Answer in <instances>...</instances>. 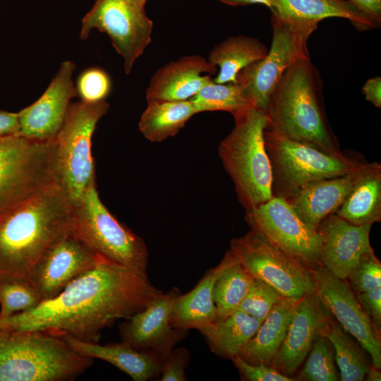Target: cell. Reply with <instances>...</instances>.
Returning a JSON list of instances; mask_svg holds the SVG:
<instances>
[{
	"label": "cell",
	"instance_id": "6da1fadb",
	"mask_svg": "<svg viewBox=\"0 0 381 381\" xmlns=\"http://www.w3.org/2000/svg\"><path fill=\"white\" fill-rule=\"evenodd\" d=\"M97 255L95 265L54 298L0 319V330L45 332L98 343L104 328L130 318L162 293L146 272Z\"/></svg>",
	"mask_w": 381,
	"mask_h": 381
},
{
	"label": "cell",
	"instance_id": "7a4b0ae2",
	"mask_svg": "<svg viewBox=\"0 0 381 381\" xmlns=\"http://www.w3.org/2000/svg\"><path fill=\"white\" fill-rule=\"evenodd\" d=\"M73 204L58 181L36 193L0 224V282L26 280L71 230Z\"/></svg>",
	"mask_w": 381,
	"mask_h": 381
},
{
	"label": "cell",
	"instance_id": "3957f363",
	"mask_svg": "<svg viewBox=\"0 0 381 381\" xmlns=\"http://www.w3.org/2000/svg\"><path fill=\"white\" fill-rule=\"evenodd\" d=\"M265 112L267 128L329 153L341 154L325 113L321 77L309 55L285 70Z\"/></svg>",
	"mask_w": 381,
	"mask_h": 381
},
{
	"label": "cell",
	"instance_id": "277c9868",
	"mask_svg": "<svg viewBox=\"0 0 381 381\" xmlns=\"http://www.w3.org/2000/svg\"><path fill=\"white\" fill-rule=\"evenodd\" d=\"M92 361L75 351L64 337L0 330V381L72 380Z\"/></svg>",
	"mask_w": 381,
	"mask_h": 381
},
{
	"label": "cell",
	"instance_id": "5b68a950",
	"mask_svg": "<svg viewBox=\"0 0 381 381\" xmlns=\"http://www.w3.org/2000/svg\"><path fill=\"white\" fill-rule=\"evenodd\" d=\"M234 120V128L220 142L219 155L247 210L274 196L272 169L264 139L268 119L265 111L250 107Z\"/></svg>",
	"mask_w": 381,
	"mask_h": 381
},
{
	"label": "cell",
	"instance_id": "8992f818",
	"mask_svg": "<svg viewBox=\"0 0 381 381\" xmlns=\"http://www.w3.org/2000/svg\"><path fill=\"white\" fill-rule=\"evenodd\" d=\"M264 139L272 169L273 195L285 199L308 183L358 172L370 164L329 153L267 128Z\"/></svg>",
	"mask_w": 381,
	"mask_h": 381
},
{
	"label": "cell",
	"instance_id": "52a82bcc",
	"mask_svg": "<svg viewBox=\"0 0 381 381\" xmlns=\"http://www.w3.org/2000/svg\"><path fill=\"white\" fill-rule=\"evenodd\" d=\"M58 181L56 138L0 136V224L20 203Z\"/></svg>",
	"mask_w": 381,
	"mask_h": 381
},
{
	"label": "cell",
	"instance_id": "ba28073f",
	"mask_svg": "<svg viewBox=\"0 0 381 381\" xmlns=\"http://www.w3.org/2000/svg\"><path fill=\"white\" fill-rule=\"evenodd\" d=\"M71 232L92 252L146 272L148 251L145 242L108 210L95 183L73 204Z\"/></svg>",
	"mask_w": 381,
	"mask_h": 381
},
{
	"label": "cell",
	"instance_id": "9c48e42d",
	"mask_svg": "<svg viewBox=\"0 0 381 381\" xmlns=\"http://www.w3.org/2000/svg\"><path fill=\"white\" fill-rule=\"evenodd\" d=\"M109 108L105 100L71 102L56 135L58 182L72 204L95 183L92 138L97 124Z\"/></svg>",
	"mask_w": 381,
	"mask_h": 381
},
{
	"label": "cell",
	"instance_id": "30bf717a",
	"mask_svg": "<svg viewBox=\"0 0 381 381\" xmlns=\"http://www.w3.org/2000/svg\"><path fill=\"white\" fill-rule=\"evenodd\" d=\"M272 40L267 55L243 68L238 84L253 107L266 111L270 97L285 70L308 56L307 40L318 25L297 23L272 14Z\"/></svg>",
	"mask_w": 381,
	"mask_h": 381
},
{
	"label": "cell",
	"instance_id": "8fae6325",
	"mask_svg": "<svg viewBox=\"0 0 381 381\" xmlns=\"http://www.w3.org/2000/svg\"><path fill=\"white\" fill-rule=\"evenodd\" d=\"M246 270L285 298H301L315 291L310 270L250 230L231 239L229 250Z\"/></svg>",
	"mask_w": 381,
	"mask_h": 381
},
{
	"label": "cell",
	"instance_id": "7c38bea8",
	"mask_svg": "<svg viewBox=\"0 0 381 381\" xmlns=\"http://www.w3.org/2000/svg\"><path fill=\"white\" fill-rule=\"evenodd\" d=\"M245 219L250 230L309 270L320 266L321 236L318 229L305 223L285 198L274 195L247 210Z\"/></svg>",
	"mask_w": 381,
	"mask_h": 381
},
{
	"label": "cell",
	"instance_id": "4fadbf2b",
	"mask_svg": "<svg viewBox=\"0 0 381 381\" xmlns=\"http://www.w3.org/2000/svg\"><path fill=\"white\" fill-rule=\"evenodd\" d=\"M153 23L145 8L128 0H96L82 20L80 37L87 39L92 30L107 34L123 59L128 74L152 41Z\"/></svg>",
	"mask_w": 381,
	"mask_h": 381
},
{
	"label": "cell",
	"instance_id": "5bb4252c",
	"mask_svg": "<svg viewBox=\"0 0 381 381\" xmlns=\"http://www.w3.org/2000/svg\"><path fill=\"white\" fill-rule=\"evenodd\" d=\"M310 272L315 292L325 308L369 353L372 365L380 369V332L362 308L350 284L322 266L310 270Z\"/></svg>",
	"mask_w": 381,
	"mask_h": 381
},
{
	"label": "cell",
	"instance_id": "9a60e30c",
	"mask_svg": "<svg viewBox=\"0 0 381 381\" xmlns=\"http://www.w3.org/2000/svg\"><path fill=\"white\" fill-rule=\"evenodd\" d=\"M75 64L64 61L41 97L19 112V134L29 139L50 140L61 128L71 100L77 96L72 76Z\"/></svg>",
	"mask_w": 381,
	"mask_h": 381
},
{
	"label": "cell",
	"instance_id": "2e32d148",
	"mask_svg": "<svg viewBox=\"0 0 381 381\" xmlns=\"http://www.w3.org/2000/svg\"><path fill=\"white\" fill-rule=\"evenodd\" d=\"M332 317L315 291L301 297L294 307L284 339L270 365L293 377Z\"/></svg>",
	"mask_w": 381,
	"mask_h": 381
},
{
	"label": "cell",
	"instance_id": "e0dca14e",
	"mask_svg": "<svg viewBox=\"0 0 381 381\" xmlns=\"http://www.w3.org/2000/svg\"><path fill=\"white\" fill-rule=\"evenodd\" d=\"M92 252L71 232L59 241L35 265L28 281L42 301L59 294L68 284L96 264Z\"/></svg>",
	"mask_w": 381,
	"mask_h": 381
},
{
	"label": "cell",
	"instance_id": "ac0fdd59",
	"mask_svg": "<svg viewBox=\"0 0 381 381\" xmlns=\"http://www.w3.org/2000/svg\"><path fill=\"white\" fill-rule=\"evenodd\" d=\"M179 294L176 287L162 292L145 309L126 319L119 327L121 341L138 350L154 352L163 359L187 332L170 324L172 308Z\"/></svg>",
	"mask_w": 381,
	"mask_h": 381
},
{
	"label": "cell",
	"instance_id": "d6986e66",
	"mask_svg": "<svg viewBox=\"0 0 381 381\" xmlns=\"http://www.w3.org/2000/svg\"><path fill=\"white\" fill-rule=\"evenodd\" d=\"M371 225L351 224L335 213L326 217L317 229L321 236L320 266L344 280L365 254L373 251L370 243Z\"/></svg>",
	"mask_w": 381,
	"mask_h": 381
},
{
	"label": "cell",
	"instance_id": "ffe728a7",
	"mask_svg": "<svg viewBox=\"0 0 381 381\" xmlns=\"http://www.w3.org/2000/svg\"><path fill=\"white\" fill-rule=\"evenodd\" d=\"M217 68L200 55L183 56L160 68L146 90L147 102L190 99L212 78Z\"/></svg>",
	"mask_w": 381,
	"mask_h": 381
},
{
	"label": "cell",
	"instance_id": "44dd1931",
	"mask_svg": "<svg viewBox=\"0 0 381 381\" xmlns=\"http://www.w3.org/2000/svg\"><path fill=\"white\" fill-rule=\"evenodd\" d=\"M365 169L308 183L286 200L305 223L317 229L326 217L337 211Z\"/></svg>",
	"mask_w": 381,
	"mask_h": 381
},
{
	"label": "cell",
	"instance_id": "7402d4cb",
	"mask_svg": "<svg viewBox=\"0 0 381 381\" xmlns=\"http://www.w3.org/2000/svg\"><path fill=\"white\" fill-rule=\"evenodd\" d=\"M234 255L228 250L222 260L207 272L189 292L176 298L171 310L170 324L178 329H201L217 318L213 288L217 278L232 263Z\"/></svg>",
	"mask_w": 381,
	"mask_h": 381
},
{
	"label": "cell",
	"instance_id": "603a6c76",
	"mask_svg": "<svg viewBox=\"0 0 381 381\" xmlns=\"http://www.w3.org/2000/svg\"><path fill=\"white\" fill-rule=\"evenodd\" d=\"M64 337L78 353L109 362L135 381H147L161 374L162 358L154 352L138 350L122 341L102 345L70 337Z\"/></svg>",
	"mask_w": 381,
	"mask_h": 381
},
{
	"label": "cell",
	"instance_id": "cb8c5ba5",
	"mask_svg": "<svg viewBox=\"0 0 381 381\" xmlns=\"http://www.w3.org/2000/svg\"><path fill=\"white\" fill-rule=\"evenodd\" d=\"M272 14L291 21L318 25L322 20L348 19L361 31L377 28L380 24L365 15L348 0H271Z\"/></svg>",
	"mask_w": 381,
	"mask_h": 381
},
{
	"label": "cell",
	"instance_id": "d4e9b609",
	"mask_svg": "<svg viewBox=\"0 0 381 381\" xmlns=\"http://www.w3.org/2000/svg\"><path fill=\"white\" fill-rule=\"evenodd\" d=\"M300 298H282L274 305L238 356L252 365L270 363L284 339L291 312Z\"/></svg>",
	"mask_w": 381,
	"mask_h": 381
},
{
	"label": "cell",
	"instance_id": "484cf974",
	"mask_svg": "<svg viewBox=\"0 0 381 381\" xmlns=\"http://www.w3.org/2000/svg\"><path fill=\"white\" fill-rule=\"evenodd\" d=\"M335 214L357 226L381 221V164L370 163Z\"/></svg>",
	"mask_w": 381,
	"mask_h": 381
},
{
	"label": "cell",
	"instance_id": "4316f807",
	"mask_svg": "<svg viewBox=\"0 0 381 381\" xmlns=\"http://www.w3.org/2000/svg\"><path fill=\"white\" fill-rule=\"evenodd\" d=\"M268 50L257 38L246 35L229 37L209 54V63L219 67V73L212 80L219 84H237L238 73L248 65L263 59Z\"/></svg>",
	"mask_w": 381,
	"mask_h": 381
},
{
	"label": "cell",
	"instance_id": "83f0119b",
	"mask_svg": "<svg viewBox=\"0 0 381 381\" xmlns=\"http://www.w3.org/2000/svg\"><path fill=\"white\" fill-rule=\"evenodd\" d=\"M142 114L138 127L151 142H162L177 134L198 114L190 99L152 100Z\"/></svg>",
	"mask_w": 381,
	"mask_h": 381
},
{
	"label": "cell",
	"instance_id": "f1b7e54d",
	"mask_svg": "<svg viewBox=\"0 0 381 381\" xmlns=\"http://www.w3.org/2000/svg\"><path fill=\"white\" fill-rule=\"evenodd\" d=\"M261 322L241 310L217 319L199 330L211 349L219 356L232 358L255 334Z\"/></svg>",
	"mask_w": 381,
	"mask_h": 381
},
{
	"label": "cell",
	"instance_id": "f546056e",
	"mask_svg": "<svg viewBox=\"0 0 381 381\" xmlns=\"http://www.w3.org/2000/svg\"><path fill=\"white\" fill-rule=\"evenodd\" d=\"M322 334L332 344L334 361L339 370V380L361 381L371 365L359 346L333 318L323 329Z\"/></svg>",
	"mask_w": 381,
	"mask_h": 381
},
{
	"label": "cell",
	"instance_id": "4dcf8cb0",
	"mask_svg": "<svg viewBox=\"0 0 381 381\" xmlns=\"http://www.w3.org/2000/svg\"><path fill=\"white\" fill-rule=\"evenodd\" d=\"M190 99L198 113L224 111L232 114L234 118L253 107L238 84H219L212 79Z\"/></svg>",
	"mask_w": 381,
	"mask_h": 381
},
{
	"label": "cell",
	"instance_id": "1f68e13d",
	"mask_svg": "<svg viewBox=\"0 0 381 381\" xmlns=\"http://www.w3.org/2000/svg\"><path fill=\"white\" fill-rule=\"evenodd\" d=\"M253 279L234 257L232 263L217 278L214 285L213 299L217 317L226 316L237 310L249 291Z\"/></svg>",
	"mask_w": 381,
	"mask_h": 381
},
{
	"label": "cell",
	"instance_id": "d6a6232c",
	"mask_svg": "<svg viewBox=\"0 0 381 381\" xmlns=\"http://www.w3.org/2000/svg\"><path fill=\"white\" fill-rule=\"evenodd\" d=\"M298 380L337 381L339 380L334 365V351L328 339L322 333L314 341Z\"/></svg>",
	"mask_w": 381,
	"mask_h": 381
},
{
	"label": "cell",
	"instance_id": "836d02e7",
	"mask_svg": "<svg viewBox=\"0 0 381 381\" xmlns=\"http://www.w3.org/2000/svg\"><path fill=\"white\" fill-rule=\"evenodd\" d=\"M42 301L28 281L0 282V319L31 310Z\"/></svg>",
	"mask_w": 381,
	"mask_h": 381
},
{
	"label": "cell",
	"instance_id": "e575fe53",
	"mask_svg": "<svg viewBox=\"0 0 381 381\" xmlns=\"http://www.w3.org/2000/svg\"><path fill=\"white\" fill-rule=\"evenodd\" d=\"M282 298L284 297L281 294L267 284L253 279L249 291L237 310L262 322L274 305Z\"/></svg>",
	"mask_w": 381,
	"mask_h": 381
},
{
	"label": "cell",
	"instance_id": "d590c367",
	"mask_svg": "<svg viewBox=\"0 0 381 381\" xmlns=\"http://www.w3.org/2000/svg\"><path fill=\"white\" fill-rule=\"evenodd\" d=\"M77 95L85 102L105 100L111 90V80L103 69L92 67L80 73L75 85Z\"/></svg>",
	"mask_w": 381,
	"mask_h": 381
},
{
	"label": "cell",
	"instance_id": "8d00e7d4",
	"mask_svg": "<svg viewBox=\"0 0 381 381\" xmlns=\"http://www.w3.org/2000/svg\"><path fill=\"white\" fill-rule=\"evenodd\" d=\"M348 279L356 294L381 287V263L374 251L359 260Z\"/></svg>",
	"mask_w": 381,
	"mask_h": 381
},
{
	"label": "cell",
	"instance_id": "74e56055",
	"mask_svg": "<svg viewBox=\"0 0 381 381\" xmlns=\"http://www.w3.org/2000/svg\"><path fill=\"white\" fill-rule=\"evenodd\" d=\"M236 368L247 380L250 381H293L294 377L283 375L271 365L263 363L252 365L238 355L231 358Z\"/></svg>",
	"mask_w": 381,
	"mask_h": 381
},
{
	"label": "cell",
	"instance_id": "f35d334b",
	"mask_svg": "<svg viewBox=\"0 0 381 381\" xmlns=\"http://www.w3.org/2000/svg\"><path fill=\"white\" fill-rule=\"evenodd\" d=\"M189 357L188 351L184 348L173 349L162 359L159 380H186V368L188 363Z\"/></svg>",
	"mask_w": 381,
	"mask_h": 381
},
{
	"label": "cell",
	"instance_id": "ab89813d",
	"mask_svg": "<svg viewBox=\"0 0 381 381\" xmlns=\"http://www.w3.org/2000/svg\"><path fill=\"white\" fill-rule=\"evenodd\" d=\"M357 300L372 322L381 331V287L356 294Z\"/></svg>",
	"mask_w": 381,
	"mask_h": 381
},
{
	"label": "cell",
	"instance_id": "60d3db41",
	"mask_svg": "<svg viewBox=\"0 0 381 381\" xmlns=\"http://www.w3.org/2000/svg\"><path fill=\"white\" fill-rule=\"evenodd\" d=\"M366 100L377 108L381 107V78L375 76L368 79L362 87Z\"/></svg>",
	"mask_w": 381,
	"mask_h": 381
},
{
	"label": "cell",
	"instance_id": "b9f144b4",
	"mask_svg": "<svg viewBox=\"0 0 381 381\" xmlns=\"http://www.w3.org/2000/svg\"><path fill=\"white\" fill-rule=\"evenodd\" d=\"M360 11L380 24L381 0H348Z\"/></svg>",
	"mask_w": 381,
	"mask_h": 381
},
{
	"label": "cell",
	"instance_id": "7bdbcfd3",
	"mask_svg": "<svg viewBox=\"0 0 381 381\" xmlns=\"http://www.w3.org/2000/svg\"><path fill=\"white\" fill-rule=\"evenodd\" d=\"M19 133L18 113L0 110V136Z\"/></svg>",
	"mask_w": 381,
	"mask_h": 381
},
{
	"label": "cell",
	"instance_id": "ee69618b",
	"mask_svg": "<svg viewBox=\"0 0 381 381\" xmlns=\"http://www.w3.org/2000/svg\"><path fill=\"white\" fill-rule=\"evenodd\" d=\"M223 4L231 6H245L250 4H262L267 6L270 10L272 8L271 0H218Z\"/></svg>",
	"mask_w": 381,
	"mask_h": 381
},
{
	"label": "cell",
	"instance_id": "f6af8a7d",
	"mask_svg": "<svg viewBox=\"0 0 381 381\" xmlns=\"http://www.w3.org/2000/svg\"><path fill=\"white\" fill-rule=\"evenodd\" d=\"M365 378L368 381H380L381 380L380 369L371 365Z\"/></svg>",
	"mask_w": 381,
	"mask_h": 381
},
{
	"label": "cell",
	"instance_id": "bcb514c9",
	"mask_svg": "<svg viewBox=\"0 0 381 381\" xmlns=\"http://www.w3.org/2000/svg\"><path fill=\"white\" fill-rule=\"evenodd\" d=\"M147 0H133V2L138 6L145 8Z\"/></svg>",
	"mask_w": 381,
	"mask_h": 381
},
{
	"label": "cell",
	"instance_id": "7dc6e473",
	"mask_svg": "<svg viewBox=\"0 0 381 381\" xmlns=\"http://www.w3.org/2000/svg\"><path fill=\"white\" fill-rule=\"evenodd\" d=\"M128 1H133V0H128Z\"/></svg>",
	"mask_w": 381,
	"mask_h": 381
}]
</instances>
